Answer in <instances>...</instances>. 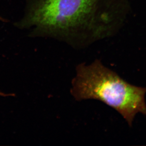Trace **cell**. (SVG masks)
<instances>
[{
	"label": "cell",
	"instance_id": "1",
	"mask_svg": "<svg viewBox=\"0 0 146 146\" xmlns=\"http://www.w3.org/2000/svg\"><path fill=\"white\" fill-rule=\"evenodd\" d=\"M125 0H27L18 24L32 36L72 44L112 36L123 22Z\"/></svg>",
	"mask_w": 146,
	"mask_h": 146
},
{
	"label": "cell",
	"instance_id": "2",
	"mask_svg": "<svg viewBox=\"0 0 146 146\" xmlns=\"http://www.w3.org/2000/svg\"><path fill=\"white\" fill-rule=\"evenodd\" d=\"M72 94L77 100L101 101L118 112L129 125L137 114L146 116V87L129 83L98 60L77 67Z\"/></svg>",
	"mask_w": 146,
	"mask_h": 146
},
{
	"label": "cell",
	"instance_id": "3",
	"mask_svg": "<svg viewBox=\"0 0 146 146\" xmlns=\"http://www.w3.org/2000/svg\"><path fill=\"white\" fill-rule=\"evenodd\" d=\"M0 19H2V20H3V19H2L1 17H0Z\"/></svg>",
	"mask_w": 146,
	"mask_h": 146
}]
</instances>
